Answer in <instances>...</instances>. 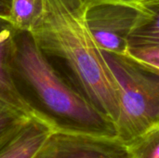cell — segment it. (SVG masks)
I'll return each instance as SVG.
<instances>
[{"instance_id":"cell-1","label":"cell","mask_w":159,"mask_h":158,"mask_svg":"<svg viewBox=\"0 0 159 158\" xmlns=\"http://www.w3.org/2000/svg\"><path fill=\"white\" fill-rule=\"evenodd\" d=\"M29 33L45 55L62 61L74 85L116 125L119 88L80 1L43 0L41 14Z\"/></svg>"},{"instance_id":"cell-2","label":"cell","mask_w":159,"mask_h":158,"mask_svg":"<svg viewBox=\"0 0 159 158\" xmlns=\"http://www.w3.org/2000/svg\"><path fill=\"white\" fill-rule=\"evenodd\" d=\"M11 76L32 115L53 131L116 137L115 123L60 74L29 32L16 35Z\"/></svg>"},{"instance_id":"cell-3","label":"cell","mask_w":159,"mask_h":158,"mask_svg":"<svg viewBox=\"0 0 159 158\" xmlns=\"http://www.w3.org/2000/svg\"><path fill=\"white\" fill-rule=\"evenodd\" d=\"M119 88L116 137L124 143L159 125V70L127 54L102 51Z\"/></svg>"},{"instance_id":"cell-4","label":"cell","mask_w":159,"mask_h":158,"mask_svg":"<svg viewBox=\"0 0 159 158\" xmlns=\"http://www.w3.org/2000/svg\"><path fill=\"white\" fill-rule=\"evenodd\" d=\"M140 13L141 5L104 3L87 7L86 20L102 51L125 54Z\"/></svg>"},{"instance_id":"cell-5","label":"cell","mask_w":159,"mask_h":158,"mask_svg":"<svg viewBox=\"0 0 159 158\" xmlns=\"http://www.w3.org/2000/svg\"><path fill=\"white\" fill-rule=\"evenodd\" d=\"M33 158H129L117 137L53 131Z\"/></svg>"},{"instance_id":"cell-6","label":"cell","mask_w":159,"mask_h":158,"mask_svg":"<svg viewBox=\"0 0 159 158\" xmlns=\"http://www.w3.org/2000/svg\"><path fill=\"white\" fill-rule=\"evenodd\" d=\"M53 129L32 117L0 139V158H33Z\"/></svg>"},{"instance_id":"cell-7","label":"cell","mask_w":159,"mask_h":158,"mask_svg":"<svg viewBox=\"0 0 159 158\" xmlns=\"http://www.w3.org/2000/svg\"><path fill=\"white\" fill-rule=\"evenodd\" d=\"M18 32L8 20L0 17V98L34 116L11 76V59Z\"/></svg>"},{"instance_id":"cell-8","label":"cell","mask_w":159,"mask_h":158,"mask_svg":"<svg viewBox=\"0 0 159 158\" xmlns=\"http://www.w3.org/2000/svg\"><path fill=\"white\" fill-rule=\"evenodd\" d=\"M159 45V0H145L130 34L129 47Z\"/></svg>"},{"instance_id":"cell-9","label":"cell","mask_w":159,"mask_h":158,"mask_svg":"<svg viewBox=\"0 0 159 158\" xmlns=\"http://www.w3.org/2000/svg\"><path fill=\"white\" fill-rule=\"evenodd\" d=\"M43 8V0H11L8 20L19 30L29 32Z\"/></svg>"},{"instance_id":"cell-10","label":"cell","mask_w":159,"mask_h":158,"mask_svg":"<svg viewBox=\"0 0 159 158\" xmlns=\"http://www.w3.org/2000/svg\"><path fill=\"white\" fill-rule=\"evenodd\" d=\"M129 158H159V125L125 142Z\"/></svg>"},{"instance_id":"cell-11","label":"cell","mask_w":159,"mask_h":158,"mask_svg":"<svg viewBox=\"0 0 159 158\" xmlns=\"http://www.w3.org/2000/svg\"><path fill=\"white\" fill-rule=\"evenodd\" d=\"M32 117L34 116L0 98V139Z\"/></svg>"},{"instance_id":"cell-12","label":"cell","mask_w":159,"mask_h":158,"mask_svg":"<svg viewBox=\"0 0 159 158\" xmlns=\"http://www.w3.org/2000/svg\"><path fill=\"white\" fill-rule=\"evenodd\" d=\"M125 54L143 64L159 70V45L129 47Z\"/></svg>"},{"instance_id":"cell-13","label":"cell","mask_w":159,"mask_h":158,"mask_svg":"<svg viewBox=\"0 0 159 158\" xmlns=\"http://www.w3.org/2000/svg\"><path fill=\"white\" fill-rule=\"evenodd\" d=\"M80 3L84 6L85 8L104 3H123V4H129L139 6L142 4L141 0H79Z\"/></svg>"},{"instance_id":"cell-14","label":"cell","mask_w":159,"mask_h":158,"mask_svg":"<svg viewBox=\"0 0 159 158\" xmlns=\"http://www.w3.org/2000/svg\"><path fill=\"white\" fill-rule=\"evenodd\" d=\"M11 0H0V17L8 20L10 16Z\"/></svg>"},{"instance_id":"cell-15","label":"cell","mask_w":159,"mask_h":158,"mask_svg":"<svg viewBox=\"0 0 159 158\" xmlns=\"http://www.w3.org/2000/svg\"><path fill=\"white\" fill-rule=\"evenodd\" d=\"M141 1H142V2H143V1H145V0H141Z\"/></svg>"}]
</instances>
